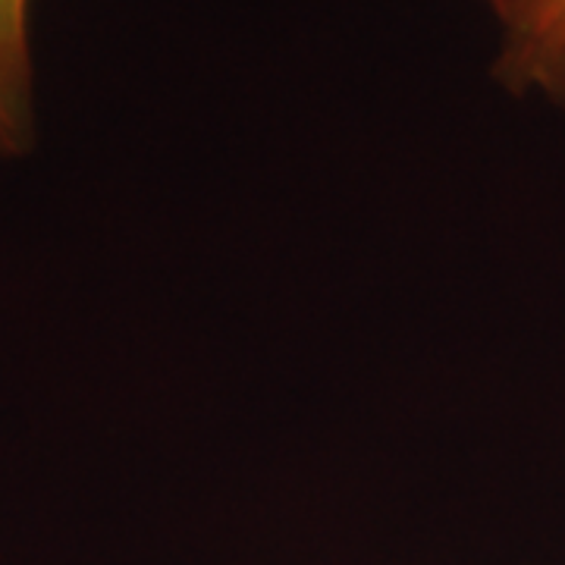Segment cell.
I'll return each instance as SVG.
<instances>
[{"mask_svg":"<svg viewBox=\"0 0 565 565\" xmlns=\"http://www.w3.org/2000/svg\"><path fill=\"white\" fill-rule=\"evenodd\" d=\"M493 79L512 95L565 104V0H525L503 22Z\"/></svg>","mask_w":565,"mask_h":565,"instance_id":"obj_1","label":"cell"},{"mask_svg":"<svg viewBox=\"0 0 565 565\" xmlns=\"http://www.w3.org/2000/svg\"><path fill=\"white\" fill-rule=\"evenodd\" d=\"M29 7L32 0H0V158H22L35 145Z\"/></svg>","mask_w":565,"mask_h":565,"instance_id":"obj_2","label":"cell"},{"mask_svg":"<svg viewBox=\"0 0 565 565\" xmlns=\"http://www.w3.org/2000/svg\"><path fill=\"white\" fill-rule=\"evenodd\" d=\"M484 3L493 10V17L500 20V25L512 20V17L525 7V0H484Z\"/></svg>","mask_w":565,"mask_h":565,"instance_id":"obj_3","label":"cell"}]
</instances>
